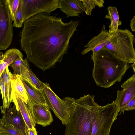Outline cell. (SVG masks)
I'll return each instance as SVG.
<instances>
[{
  "mask_svg": "<svg viewBox=\"0 0 135 135\" xmlns=\"http://www.w3.org/2000/svg\"><path fill=\"white\" fill-rule=\"evenodd\" d=\"M123 89L117 91V97L113 102L119 108L120 114H124V108L129 102L135 97V74L130 77L121 85Z\"/></svg>",
  "mask_w": 135,
  "mask_h": 135,
  "instance_id": "cell-9",
  "label": "cell"
},
{
  "mask_svg": "<svg viewBox=\"0 0 135 135\" xmlns=\"http://www.w3.org/2000/svg\"><path fill=\"white\" fill-rule=\"evenodd\" d=\"M119 111V107L113 102L103 106L96 103L91 111L92 127L91 135H109L111 126Z\"/></svg>",
  "mask_w": 135,
  "mask_h": 135,
  "instance_id": "cell-5",
  "label": "cell"
},
{
  "mask_svg": "<svg viewBox=\"0 0 135 135\" xmlns=\"http://www.w3.org/2000/svg\"><path fill=\"white\" fill-rule=\"evenodd\" d=\"M13 21V26L17 28L21 27H22L24 22L20 2L18 8L15 14Z\"/></svg>",
  "mask_w": 135,
  "mask_h": 135,
  "instance_id": "cell-24",
  "label": "cell"
},
{
  "mask_svg": "<svg viewBox=\"0 0 135 135\" xmlns=\"http://www.w3.org/2000/svg\"><path fill=\"white\" fill-rule=\"evenodd\" d=\"M42 91L49 109L65 125L74 110L75 99L69 97L61 99L52 90L48 83L42 82Z\"/></svg>",
  "mask_w": 135,
  "mask_h": 135,
  "instance_id": "cell-6",
  "label": "cell"
},
{
  "mask_svg": "<svg viewBox=\"0 0 135 135\" xmlns=\"http://www.w3.org/2000/svg\"><path fill=\"white\" fill-rule=\"evenodd\" d=\"M22 81L26 91L28 98V101L33 103L43 104L48 107L42 90L33 87L22 78Z\"/></svg>",
  "mask_w": 135,
  "mask_h": 135,
  "instance_id": "cell-15",
  "label": "cell"
},
{
  "mask_svg": "<svg viewBox=\"0 0 135 135\" xmlns=\"http://www.w3.org/2000/svg\"><path fill=\"white\" fill-rule=\"evenodd\" d=\"M27 104L35 124L45 127L52 122L53 118L48 107L40 104L32 103L28 101Z\"/></svg>",
  "mask_w": 135,
  "mask_h": 135,
  "instance_id": "cell-10",
  "label": "cell"
},
{
  "mask_svg": "<svg viewBox=\"0 0 135 135\" xmlns=\"http://www.w3.org/2000/svg\"><path fill=\"white\" fill-rule=\"evenodd\" d=\"M107 9L108 15H106L105 17L110 20L108 32L111 34L117 31L119 26L121 25L122 22L119 20V16L116 7L109 6Z\"/></svg>",
  "mask_w": 135,
  "mask_h": 135,
  "instance_id": "cell-20",
  "label": "cell"
},
{
  "mask_svg": "<svg viewBox=\"0 0 135 135\" xmlns=\"http://www.w3.org/2000/svg\"><path fill=\"white\" fill-rule=\"evenodd\" d=\"M20 0H6L12 21L18 8Z\"/></svg>",
  "mask_w": 135,
  "mask_h": 135,
  "instance_id": "cell-23",
  "label": "cell"
},
{
  "mask_svg": "<svg viewBox=\"0 0 135 135\" xmlns=\"http://www.w3.org/2000/svg\"><path fill=\"white\" fill-rule=\"evenodd\" d=\"M1 133H5L11 135H26V134L16 129L12 125L7 124L0 128Z\"/></svg>",
  "mask_w": 135,
  "mask_h": 135,
  "instance_id": "cell-22",
  "label": "cell"
},
{
  "mask_svg": "<svg viewBox=\"0 0 135 135\" xmlns=\"http://www.w3.org/2000/svg\"><path fill=\"white\" fill-rule=\"evenodd\" d=\"M135 109V97L132 98L127 103L124 108V112L126 110L129 111Z\"/></svg>",
  "mask_w": 135,
  "mask_h": 135,
  "instance_id": "cell-25",
  "label": "cell"
},
{
  "mask_svg": "<svg viewBox=\"0 0 135 135\" xmlns=\"http://www.w3.org/2000/svg\"><path fill=\"white\" fill-rule=\"evenodd\" d=\"M26 135H38L35 128L32 129L27 128L26 131Z\"/></svg>",
  "mask_w": 135,
  "mask_h": 135,
  "instance_id": "cell-26",
  "label": "cell"
},
{
  "mask_svg": "<svg viewBox=\"0 0 135 135\" xmlns=\"http://www.w3.org/2000/svg\"><path fill=\"white\" fill-rule=\"evenodd\" d=\"M3 53L1 52H0V64L3 60Z\"/></svg>",
  "mask_w": 135,
  "mask_h": 135,
  "instance_id": "cell-29",
  "label": "cell"
},
{
  "mask_svg": "<svg viewBox=\"0 0 135 135\" xmlns=\"http://www.w3.org/2000/svg\"><path fill=\"white\" fill-rule=\"evenodd\" d=\"M110 35L109 40L104 47L129 64L135 62V39L132 33L127 29H118Z\"/></svg>",
  "mask_w": 135,
  "mask_h": 135,
  "instance_id": "cell-4",
  "label": "cell"
},
{
  "mask_svg": "<svg viewBox=\"0 0 135 135\" xmlns=\"http://www.w3.org/2000/svg\"><path fill=\"white\" fill-rule=\"evenodd\" d=\"M94 96L88 94L75 100L74 110L65 125V135H91V111L96 103Z\"/></svg>",
  "mask_w": 135,
  "mask_h": 135,
  "instance_id": "cell-3",
  "label": "cell"
},
{
  "mask_svg": "<svg viewBox=\"0 0 135 135\" xmlns=\"http://www.w3.org/2000/svg\"><path fill=\"white\" fill-rule=\"evenodd\" d=\"M0 128H0V133L1 132V130H0Z\"/></svg>",
  "mask_w": 135,
  "mask_h": 135,
  "instance_id": "cell-32",
  "label": "cell"
},
{
  "mask_svg": "<svg viewBox=\"0 0 135 135\" xmlns=\"http://www.w3.org/2000/svg\"><path fill=\"white\" fill-rule=\"evenodd\" d=\"M1 91H0V94H1Z\"/></svg>",
  "mask_w": 135,
  "mask_h": 135,
  "instance_id": "cell-33",
  "label": "cell"
},
{
  "mask_svg": "<svg viewBox=\"0 0 135 135\" xmlns=\"http://www.w3.org/2000/svg\"><path fill=\"white\" fill-rule=\"evenodd\" d=\"M0 135H11L8 133H0Z\"/></svg>",
  "mask_w": 135,
  "mask_h": 135,
  "instance_id": "cell-30",
  "label": "cell"
},
{
  "mask_svg": "<svg viewBox=\"0 0 135 135\" xmlns=\"http://www.w3.org/2000/svg\"><path fill=\"white\" fill-rule=\"evenodd\" d=\"M110 37V34L105 29V25H103L100 32L84 46L85 48L82 51L81 54L84 55L90 51L93 54L98 52L105 47Z\"/></svg>",
  "mask_w": 135,
  "mask_h": 135,
  "instance_id": "cell-12",
  "label": "cell"
},
{
  "mask_svg": "<svg viewBox=\"0 0 135 135\" xmlns=\"http://www.w3.org/2000/svg\"><path fill=\"white\" fill-rule=\"evenodd\" d=\"M13 75L11 79L12 97L16 94L27 104L28 98L26 91L22 81V78L18 75Z\"/></svg>",
  "mask_w": 135,
  "mask_h": 135,
  "instance_id": "cell-17",
  "label": "cell"
},
{
  "mask_svg": "<svg viewBox=\"0 0 135 135\" xmlns=\"http://www.w3.org/2000/svg\"><path fill=\"white\" fill-rule=\"evenodd\" d=\"M85 9V12L88 16H90L92 10L97 6L99 8L104 7L103 0H81Z\"/></svg>",
  "mask_w": 135,
  "mask_h": 135,
  "instance_id": "cell-21",
  "label": "cell"
},
{
  "mask_svg": "<svg viewBox=\"0 0 135 135\" xmlns=\"http://www.w3.org/2000/svg\"><path fill=\"white\" fill-rule=\"evenodd\" d=\"M59 8L66 15V17H79L85 10L81 0H59Z\"/></svg>",
  "mask_w": 135,
  "mask_h": 135,
  "instance_id": "cell-13",
  "label": "cell"
},
{
  "mask_svg": "<svg viewBox=\"0 0 135 135\" xmlns=\"http://www.w3.org/2000/svg\"><path fill=\"white\" fill-rule=\"evenodd\" d=\"M21 34V50L27 59L43 71L61 62L68 53L69 43L79 24L78 21L64 22L50 13L38 14L25 21Z\"/></svg>",
  "mask_w": 135,
  "mask_h": 135,
  "instance_id": "cell-1",
  "label": "cell"
},
{
  "mask_svg": "<svg viewBox=\"0 0 135 135\" xmlns=\"http://www.w3.org/2000/svg\"><path fill=\"white\" fill-rule=\"evenodd\" d=\"M2 119L4 125H11L26 134L27 128L18 107L14 103L13 107L12 108L11 105L3 114Z\"/></svg>",
  "mask_w": 135,
  "mask_h": 135,
  "instance_id": "cell-11",
  "label": "cell"
},
{
  "mask_svg": "<svg viewBox=\"0 0 135 135\" xmlns=\"http://www.w3.org/2000/svg\"><path fill=\"white\" fill-rule=\"evenodd\" d=\"M135 62H134L133 63V64L132 65V67L133 68V69L134 71V72H135Z\"/></svg>",
  "mask_w": 135,
  "mask_h": 135,
  "instance_id": "cell-31",
  "label": "cell"
},
{
  "mask_svg": "<svg viewBox=\"0 0 135 135\" xmlns=\"http://www.w3.org/2000/svg\"><path fill=\"white\" fill-rule=\"evenodd\" d=\"M4 125V122L3 119H0V128H1L3 127Z\"/></svg>",
  "mask_w": 135,
  "mask_h": 135,
  "instance_id": "cell-28",
  "label": "cell"
},
{
  "mask_svg": "<svg viewBox=\"0 0 135 135\" xmlns=\"http://www.w3.org/2000/svg\"><path fill=\"white\" fill-rule=\"evenodd\" d=\"M6 0H0V50L7 49L13 38V26Z\"/></svg>",
  "mask_w": 135,
  "mask_h": 135,
  "instance_id": "cell-8",
  "label": "cell"
},
{
  "mask_svg": "<svg viewBox=\"0 0 135 135\" xmlns=\"http://www.w3.org/2000/svg\"><path fill=\"white\" fill-rule=\"evenodd\" d=\"M130 25L132 31H135V16H134L130 21Z\"/></svg>",
  "mask_w": 135,
  "mask_h": 135,
  "instance_id": "cell-27",
  "label": "cell"
},
{
  "mask_svg": "<svg viewBox=\"0 0 135 135\" xmlns=\"http://www.w3.org/2000/svg\"><path fill=\"white\" fill-rule=\"evenodd\" d=\"M94 66L92 75L97 85L108 88L120 82L129 64L103 47L91 55Z\"/></svg>",
  "mask_w": 135,
  "mask_h": 135,
  "instance_id": "cell-2",
  "label": "cell"
},
{
  "mask_svg": "<svg viewBox=\"0 0 135 135\" xmlns=\"http://www.w3.org/2000/svg\"><path fill=\"white\" fill-rule=\"evenodd\" d=\"M13 101H16L19 109L28 129L35 128V124L33 121L27 104L15 94L12 97Z\"/></svg>",
  "mask_w": 135,
  "mask_h": 135,
  "instance_id": "cell-16",
  "label": "cell"
},
{
  "mask_svg": "<svg viewBox=\"0 0 135 135\" xmlns=\"http://www.w3.org/2000/svg\"><path fill=\"white\" fill-rule=\"evenodd\" d=\"M20 76L33 87L42 90V83L30 68L29 65L23 67L21 69Z\"/></svg>",
  "mask_w": 135,
  "mask_h": 135,
  "instance_id": "cell-18",
  "label": "cell"
},
{
  "mask_svg": "<svg viewBox=\"0 0 135 135\" xmlns=\"http://www.w3.org/2000/svg\"><path fill=\"white\" fill-rule=\"evenodd\" d=\"M59 0H20L24 22L40 13H50L59 8Z\"/></svg>",
  "mask_w": 135,
  "mask_h": 135,
  "instance_id": "cell-7",
  "label": "cell"
},
{
  "mask_svg": "<svg viewBox=\"0 0 135 135\" xmlns=\"http://www.w3.org/2000/svg\"><path fill=\"white\" fill-rule=\"evenodd\" d=\"M20 56H23L22 53L16 49H9L3 54V60L0 64V77L4 70Z\"/></svg>",
  "mask_w": 135,
  "mask_h": 135,
  "instance_id": "cell-19",
  "label": "cell"
},
{
  "mask_svg": "<svg viewBox=\"0 0 135 135\" xmlns=\"http://www.w3.org/2000/svg\"><path fill=\"white\" fill-rule=\"evenodd\" d=\"M0 89L2 98V105L0 107L1 113L4 114L9 108L11 103L13 102L12 94L11 83H5L0 77Z\"/></svg>",
  "mask_w": 135,
  "mask_h": 135,
  "instance_id": "cell-14",
  "label": "cell"
}]
</instances>
